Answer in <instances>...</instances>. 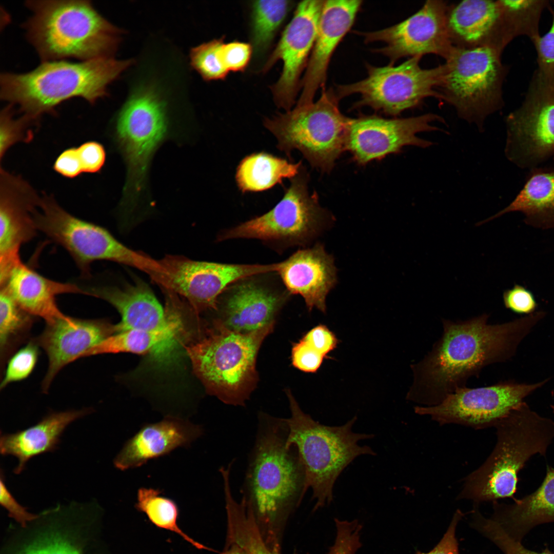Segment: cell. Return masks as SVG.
Returning a JSON list of instances; mask_svg holds the SVG:
<instances>
[{
	"mask_svg": "<svg viewBox=\"0 0 554 554\" xmlns=\"http://www.w3.org/2000/svg\"><path fill=\"white\" fill-rule=\"evenodd\" d=\"M542 311L502 324L488 323L483 313L466 320L442 319V333L430 350L410 365L413 383L406 399L421 406H432L466 387L492 364L505 362L544 316Z\"/></svg>",
	"mask_w": 554,
	"mask_h": 554,
	"instance_id": "6da1fadb",
	"label": "cell"
},
{
	"mask_svg": "<svg viewBox=\"0 0 554 554\" xmlns=\"http://www.w3.org/2000/svg\"><path fill=\"white\" fill-rule=\"evenodd\" d=\"M256 435L243 497L265 541L281 554L288 519L307 490L305 469L296 448L286 445L285 419L260 414Z\"/></svg>",
	"mask_w": 554,
	"mask_h": 554,
	"instance_id": "7a4b0ae2",
	"label": "cell"
},
{
	"mask_svg": "<svg viewBox=\"0 0 554 554\" xmlns=\"http://www.w3.org/2000/svg\"><path fill=\"white\" fill-rule=\"evenodd\" d=\"M187 129L174 123L166 103L152 90H140L123 105L112 127L113 140L126 169L118 206L123 222L131 223L151 206L149 173L153 159L165 142L181 140Z\"/></svg>",
	"mask_w": 554,
	"mask_h": 554,
	"instance_id": "3957f363",
	"label": "cell"
},
{
	"mask_svg": "<svg viewBox=\"0 0 554 554\" xmlns=\"http://www.w3.org/2000/svg\"><path fill=\"white\" fill-rule=\"evenodd\" d=\"M114 57L80 62H42L24 73L4 72L0 77L1 98L35 122L53 113L62 103L81 97L91 104L107 95L108 86L132 63Z\"/></svg>",
	"mask_w": 554,
	"mask_h": 554,
	"instance_id": "277c9868",
	"label": "cell"
},
{
	"mask_svg": "<svg viewBox=\"0 0 554 554\" xmlns=\"http://www.w3.org/2000/svg\"><path fill=\"white\" fill-rule=\"evenodd\" d=\"M25 6L32 14L23 27L42 62L114 57L121 31L89 1L29 0Z\"/></svg>",
	"mask_w": 554,
	"mask_h": 554,
	"instance_id": "5b68a950",
	"label": "cell"
},
{
	"mask_svg": "<svg viewBox=\"0 0 554 554\" xmlns=\"http://www.w3.org/2000/svg\"><path fill=\"white\" fill-rule=\"evenodd\" d=\"M496 446L485 462L466 477L458 499L479 503L511 498L518 473L533 455L546 456L554 439V421L532 410L524 402L501 420Z\"/></svg>",
	"mask_w": 554,
	"mask_h": 554,
	"instance_id": "8992f818",
	"label": "cell"
},
{
	"mask_svg": "<svg viewBox=\"0 0 554 554\" xmlns=\"http://www.w3.org/2000/svg\"><path fill=\"white\" fill-rule=\"evenodd\" d=\"M274 325L241 333L217 319L184 344L194 372L209 394L228 405H245L258 381L259 351Z\"/></svg>",
	"mask_w": 554,
	"mask_h": 554,
	"instance_id": "52a82bcc",
	"label": "cell"
},
{
	"mask_svg": "<svg viewBox=\"0 0 554 554\" xmlns=\"http://www.w3.org/2000/svg\"><path fill=\"white\" fill-rule=\"evenodd\" d=\"M286 393L291 413L285 419L286 445L294 446L299 452L305 469L307 489L311 488L313 499L316 501L315 510L333 500L335 482L352 461L362 455L376 454L369 446L359 444L361 440L373 438L374 434L353 432L356 417L341 426L322 424L302 410L289 390Z\"/></svg>",
	"mask_w": 554,
	"mask_h": 554,
	"instance_id": "ba28073f",
	"label": "cell"
},
{
	"mask_svg": "<svg viewBox=\"0 0 554 554\" xmlns=\"http://www.w3.org/2000/svg\"><path fill=\"white\" fill-rule=\"evenodd\" d=\"M335 91L325 88L316 102L296 104L292 110L264 121L278 148L288 156L299 150L313 166L328 172L345 150L350 118L340 111Z\"/></svg>",
	"mask_w": 554,
	"mask_h": 554,
	"instance_id": "9c48e42d",
	"label": "cell"
},
{
	"mask_svg": "<svg viewBox=\"0 0 554 554\" xmlns=\"http://www.w3.org/2000/svg\"><path fill=\"white\" fill-rule=\"evenodd\" d=\"M501 54L489 47L453 46L444 64L440 99L480 131L486 117L503 104L502 87L508 69L502 62Z\"/></svg>",
	"mask_w": 554,
	"mask_h": 554,
	"instance_id": "30bf717a",
	"label": "cell"
},
{
	"mask_svg": "<svg viewBox=\"0 0 554 554\" xmlns=\"http://www.w3.org/2000/svg\"><path fill=\"white\" fill-rule=\"evenodd\" d=\"M34 220L37 230L69 252L84 279L92 276L91 265L99 260L132 267L149 275L159 268L157 260L128 248L105 228L72 215L52 197H42Z\"/></svg>",
	"mask_w": 554,
	"mask_h": 554,
	"instance_id": "8fae6325",
	"label": "cell"
},
{
	"mask_svg": "<svg viewBox=\"0 0 554 554\" xmlns=\"http://www.w3.org/2000/svg\"><path fill=\"white\" fill-rule=\"evenodd\" d=\"M324 217L316 195L311 194L308 176L302 167L291 179L282 199L266 213L223 230L219 242L255 239L275 251L307 244L317 233Z\"/></svg>",
	"mask_w": 554,
	"mask_h": 554,
	"instance_id": "7c38bea8",
	"label": "cell"
},
{
	"mask_svg": "<svg viewBox=\"0 0 554 554\" xmlns=\"http://www.w3.org/2000/svg\"><path fill=\"white\" fill-rule=\"evenodd\" d=\"M421 56L410 57L398 66L366 65L367 76L355 83L337 87L341 98L358 94L354 107L368 106L390 115L418 107L428 97L440 98L438 89L445 72L444 64L430 69L420 65Z\"/></svg>",
	"mask_w": 554,
	"mask_h": 554,
	"instance_id": "4fadbf2b",
	"label": "cell"
},
{
	"mask_svg": "<svg viewBox=\"0 0 554 554\" xmlns=\"http://www.w3.org/2000/svg\"><path fill=\"white\" fill-rule=\"evenodd\" d=\"M162 271L154 282L184 299L197 315L215 311L217 299L234 282L255 274L277 271L279 262L268 264H229L194 261L178 255L159 260Z\"/></svg>",
	"mask_w": 554,
	"mask_h": 554,
	"instance_id": "5bb4252c",
	"label": "cell"
},
{
	"mask_svg": "<svg viewBox=\"0 0 554 554\" xmlns=\"http://www.w3.org/2000/svg\"><path fill=\"white\" fill-rule=\"evenodd\" d=\"M508 159L533 168L554 154V84L534 72L524 98L506 118Z\"/></svg>",
	"mask_w": 554,
	"mask_h": 554,
	"instance_id": "9a60e30c",
	"label": "cell"
},
{
	"mask_svg": "<svg viewBox=\"0 0 554 554\" xmlns=\"http://www.w3.org/2000/svg\"><path fill=\"white\" fill-rule=\"evenodd\" d=\"M548 380L531 384L503 382L484 387H465L437 405L417 406L414 411L441 425L456 424L476 429L494 427Z\"/></svg>",
	"mask_w": 554,
	"mask_h": 554,
	"instance_id": "2e32d148",
	"label": "cell"
},
{
	"mask_svg": "<svg viewBox=\"0 0 554 554\" xmlns=\"http://www.w3.org/2000/svg\"><path fill=\"white\" fill-rule=\"evenodd\" d=\"M291 295L277 271L255 274L229 285L219 296L215 312L228 328L251 332L275 323Z\"/></svg>",
	"mask_w": 554,
	"mask_h": 554,
	"instance_id": "e0dca14e",
	"label": "cell"
},
{
	"mask_svg": "<svg viewBox=\"0 0 554 554\" xmlns=\"http://www.w3.org/2000/svg\"><path fill=\"white\" fill-rule=\"evenodd\" d=\"M448 5L443 1H428L416 13L389 27L359 32L365 43L381 42L386 46L374 50L389 58L393 65L399 59L434 54L446 59L453 46L447 27Z\"/></svg>",
	"mask_w": 554,
	"mask_h": 554,
	"instance_id": "ac0fdd59",
	"label": "cell"
},
{
	"mask_svg": "<svg viewBox=\"0 0 554 554\" xmlns=\"http://www.w3.org/2000/svg\"><path fill=\"white\" fill-rule=\"evenodd\" d=\"M444 120L433 113L408 118H386L377 115H362L349 121L345 150L353 159L364 165L386 155L398 153L406 146L426 148L433 144L417 136L420 132L442 130L432 124Z\"/></svg>",
	"mask_w": 554,
	"mask_h": 554,
	"instance_id": "d6986e66",
	"label": "cell"
},
{
	"mask_svg": "<svg viewBox=\"0 0 554 554\" xmlns=\"http://www.w3.org/2000/svg\"><path fill=\"white\" fill-rule=\"evenodd\" d=\"M324 1L299 3L263 68L267 72L278 61L282 62L281 74L271 90L276 105L286 111L291 110L295 103L301 86L300 77L314 45Z\"/></svg>",
	"mask_w": 554,
	"mask_h": 554,
	"instance_id": "ffe728a7",
	"label": "cell"
},
{
	"mask_svg": "<svg viewBox=\"0 0 554 554\" xmlns=\"http://www.w3.org/2000/svg\"><path fill=\"white\" fill-rule=\"evenodd\" d=\"M113 325L106 320L81 319L65 315L47 323L33 338L48 357V366L41 387L47 393L54 378L66 365L81 358L88 350L113 335Z\"/></svg>",
	"mask_w": 554,
	"mask_h": 554,
	"instance_id": "44dd1931",
	"label": "cell"
},
{
	"mask_svg": "<svg viewBox=\"0 0 554 554\" xmlns=\"http://www.w3.org/2000/svg\"><path fill=\"white\" fill-rule=\"evenodd\" d=\"M0 185V265H8L21 260V246L36 235L34 214L42 198L21 176L2 168Z\"/></svg>",
	"mask_w": 554,
	"mask_h": 554,
	"instance_id": "7402d4cb",
	"label": "cell"
},
{
	"mask_svg": "<svg viewBox=\"0 0 554 554\" xmlns=\"http://www.w3.org/2000/svg\"><path fill=\"white\" fill-rule=\"evenodd\" d=\"M362 3L360 0L324 1L315 39L301 82L302 91L296 104L313 102L319 89L324 88L330 59L352 27Z\"/></svg>",
	"mask_w": 554,
	"mask_h": 554,
	"instance_id": "603a6c76",
	"label": "cell"
},
{
	"mask_svg": "<svg viewBox=\"0 0 554 554\" xmlns=\"http://www.w3.org/2000/svg\"><path fill=\"white\" fill-rule=\"evenodd\" d=\"M133 281L131 284L80 286L84 294L106 301L120 313L122 319L113 325V334L131 329H160L171 321L170 311L163 309L150 286L139 278L134 277Z\"/></svg>",
	"mask_w": 554,
	"mask_h": 554,
	"instance_id": "cb8c5ba5",
	"label": "cell"
},
{
	"mask_svg": "<svg viewBox=\"0 0 554 554\" xmlns=\"http://www.w3.org/2000/svg\"><path fill=\"white\" fill-rule=\"evenodd\" d=\"M446 21L454 47H489L502 53L511 42L499 1L468 0L448 5Z\"/></svg>",
	"mask_w": 554,
	"mask_h": 554,
	"instance_id": "d4e9b609",
	"label": "cell"
},
{
	"mask_svg": "<svg viewBox=\"0 0 554 554\" xmlns=\"http://www.w3.org/2000/svg\"><path fill=\"white\" fill-rule=\"evenodd\" d=\"M277 271L287 290L301 295L309 311L326 312V297L336 282L333 259L322 246L300 249L282 262Z\"/></svg>",
	"mask_w": 554,
	"mask_h": 554,
	"instance_id": "484cf974",
	"label": "cell"
},
{
	"mask_svg": "<svg viewBox=\"0 0 554 554\" xmlns=\"http://www.w3.org/2000/svg\"><path fill=\"white\" fill-rule=\"evenodd\" d=\"M203 432L200 426L172 417L145 424L124 444L115 457L114 466L121 470L140 467L177 448L188 447Z\"/></svg>",
	"mask_w": 554,
	"mask_h": 554,
	"instance_id": "4316f807",
	"label": "cell"
},
{
	"mask_svg": "<svg viewBox=\"0 0 554 554\" xmlns=\"http://www.w3.org/2000/svg\"><path fill=\"white\" fill-rule=\"evenodd\" d=\"M171 314L170 323L156 330L131 329L113 334L94 346L82 358L105 353L129 352L150 353L157 359L170 354L177 342L186 337L185 320L187 312L181 303L170 302L166 304Z\"/></svg>",
	"mask_w": 554,
	"mask_h": 554,
	"instance_id": "83f0119b",
	"label": "cell"
},
{
	"mask_svg": "<svg viewBox=\"0 0 554 554\" xmlns=\"http://www.w3.org/2000/svg\"><path fill=\"white\" fill-rule=\"evenodd\" d=\"M0 285L23 309L35 317L42 318L46 323L65 315L57 305V295L65 293L84 294V291L78 285L47 279L22 261L11 269Z\"/></svg>",
	"mask_w": 554,
	"mask_h": 554,
	"instance_id": "f1b7e54d",
	"label": "cell"
},
{
	"mask_svg": "<svg viewBox=\"0 0 554 554\" xmlns=\"http://www.w3.org/2000/svg\"><path fill=\"white\" fill-rule=\"evenodd\" d=\"M90 408L53 412L35 425L13 433L1 434L0 451L18 460L14 472L21 473L33 457L55 450L65 428L72 422L91 412Z\"/></svg>",
	"mask_w": 554,
	"mask_h": 554,
	"instance_id": "f546056e",
	"label": "cell"
},
{
	"mask_svg": "<svg viewBox=\"0 0 554 554\" xmlns=\"http://www.w3.org/2000/svg\"><path fill=\"white\" fill-rule=\"evenodd\" d=\"M512 504L493 502V519L513 540L521 542L535 527L554 522V468L547 465L546 476L538 488Z\"/></svg>",
	"mask_w": 554,
	"mask_h": 554,
	"instance_id": "4dcf8cb0",
	"label": "cell"
},
{
	"mask_svg": "<svg viewBox=\"0 0 554 554\" xmlns=\"http://www.w3.org/2000/svg\"><path fill=\"white\" fill-rule=\"evenodd\" d=\"M514 211L524 213L525 222L530 226L542 229L554 227V170H533L523 188L508 206L477 225Z\"/></svg>",
	"mask_w": 554,
	"mask_h": 554,
	"instance_id": "1f68e13d",
	"label": "cell"
},
{
	"mask_svg": "<svg viewBox=\"0 0 554 554\" xmlns=\"http://www.w3.org/2000/svg\"><path fill=\"white\" fill-rule=\"evenodd\" d=\"M301 167V162L293 163L267 153H255L241 161L235 179L243 193L261 191L281 183L284 179L295 177Z\"/></svg>",
	"mask_w": 554,
	"mask_h": 554,
	"instance_id": "d6a6232c",
	"label": "cell"
},
{
	"mask_svg": "<svg viewBox=\"0 0 554 554\" xmlns=\"http://www.w3.org/2000/svg\"><path fill=\"white\" fill-rule=\"evenodd\" d=\"M223 483L227 520L225 543L236 544L246 554H280L265 541L244 498L240 502L233 498L228 476L223 478Z\"/></svg>",
	"mask_w": 554,
	"mask_h": 554,
	"instance_id": "836d02e7",
	"label": "cell"
},
{
	"mask_svg": "<svg viewBox=\"0 0 554 554\" xmlns=\"http://www.w3.org/2000/svg\"><path fill=\"white\" fill-rule=\"evenodd\" d=\"M35 316L23 309L4 288L0 290V365L1 376L10 357L32 338Z\"/></svg>",
	"mask_w": 554,
	"mask_h": 554,
	"instance_id": "e575fe53",
	"label": "cell"
},
{
	"mask_svg": "<svg viewBox=\"0 0 554 554\" xmlns=\"http://www.w3.org/2000/svg\"><path fill=\"white\" fill-rule=\"evenodd\" d=\"M291 1H257L251 5V45L257 56L269 48L291 8Z\"/></svg>",
	"mask_w": 554,
	"mask_h": 554,
	"instance_id": "d590c367",
	"label": "cell"
},
{
	"mask_svg": "<svg viewBox=\"0 0 554 554\" xmlns=\"http://www.w3.org/2000/svg\"><path fill=\"white\" fill-rule=\"evenodd\" d=\"M506 29L511 41L524 36L533 44L540 37V19L549 8L548 0H499Z\"/></svg>",
	"mask_w": 554,
	"mask_h": 554,
	"instance_id": "8d00e7d4",
	"label": "cell"
},
{
	"mask_svg": "<svg viewBox=\"0 0 554 554\" xmlns=\"http://www.w3.org/2000/svg\"><path fill=\"white\" fill-rule=\"evenodd\" d=\"M161 491L159 489L139 488L135 505L136 509L145 513L149 520L156 527L178 534L197 549H209L180 528L177 524L179 510L177 504L173 500L161 496Z\"/></svg>",
	"mask_w": 554,
	"mask_h": 554,
	"instance_id": "74e56055",
	"label": "cell"
},
{
	"mask_svg": "<svg viewBox=\"0 0 554 554\" xmlns=\"http://www.w3.org/2000/svg\"><path fill=\"white\" fill-rule=\"evenodd\" d=\"M224 38L214 39L193 48L190 52V64L206 81L225 78L228 71L220 56Z\"/></svg>",
	"mask_w": 554,
	"mask_h": 554,
	"instance_id": "f35d334b",
	"label": "cell"
},
{
	"mask_svg": "<svg viewBox=\"0 0 554 554\" xmlns=\"http://www.w3.org/2000/svg\"><path fill=\"white\" fill-rule=\"evenodd\" d=\"M34 121L25 115L16 118L13 105L9 104L1 111L0 122V156L1 159L8 150L18 142H28L33 137L30 129Z\"/></svg>",
	"mask_w": 554,
	"mask_h": 554,
	"instance_id": "ab89813d",
	"label": "cell"
},
{
	"mask_svg": "<svg viewBox=\"0 0 554 554\" xmlns=\"http://www.w3.org/2000/svg\"><path fill=\"white\" fill-rule=\"evenodd\" d=\"M39 346L33 338L22 348L17 350L8 361L0 389L11 383L27 378L33 371L39 356Z\"/></svg>",
	"mask_w": 554,
	"mask_h": 554,
	"instance_id": "60d3db41",
	"label": "cell"
},
{
	"mask_svg": "<svg viewBox=\"0 0 554 554\" xmlns=\"http://www.w3.org/2000/svg\"><path fill=\"white\" fill-rule=\"evenodd\" d=\"M474 519L476 528L495 543L505 554H554L548 548L541 552L526 548L521 542L511 538L493 519H485L480 513L474 516Z\"/></svg>",
	"mask_w": 554,
	"mask_h": 554,
	"instance_id": "b9f144b4",
	"label": "cell"
},
{
	"mask_svg": "<svg viewBox=\"0 0 554 554\" xmlns=\"http://www.w3.org/2000/svg\"><path fill=\"white\" fill-rule=\"evenodd\" d=\"M550 2L551 26L533 45L536 51L537 63V69L535 72L543 79L554 84V0Z\"/></svg>",
	"mask_w": 554,
	"mask_h": 554,
	"instance_id": "7bdbcfd3",
	"label": "cell"
},
{
	"mask_svg": "<svg viewBox=\"0 0 554 554\" xmlns=\"http://www.w3.org/2000/svg\"><path fill=\"white\" fill-rule=\"evenodd\" d=\"M334 521L337 536L328 554H355L362 546L360 541L362 525L357 520L348 522L335 518Z\"/></svg>",
	"mask_w": 554,
	"mask_h": 554,
	"instance_id": "ee69618b",
	"label": "cell"
},
{
	"mask_svg": "<svg viewBox=\"0 0 554 554\" xmlns=\"http://www.w3.org/2000/svg\"><path fill=\"white\" fill-rule=\"evenodd\" d=\"M253 52L251 44L233 41L222 44L220 49V56L224 66L228 72H239L246 68Z\"/></svg>",
	"mask_w": 554,
	"mask_h": 554,
	"instance_id": "f6af8a7d",
	"label": "cell"
},
{
	"mask_svg": "<svg viewBox=\"0 0 554 554\" xmlns=\"http://www.w3.org/2000/svg\"><path fill=\"white\" fill-rule=\"evenodd\" d=\"M326 358L302 338L293 344L291 349V361L296 368L314 373L320 368Z\"/></svg>",
	"mask_w": 554,
	"mask_h": 554,
	"instance_id": "bcb514c9",
	"label": "cell"
},
{
	"mask_svg": "<svg viewBox=\"0 0 554 554\" xmlns=\"http://www.w3.org/2000/svg\"><path fill=\"white\" fill-rule=\"evenodd\" d=\"M18 554H83L62 536L53 535L40 539Z\"/></svg>",
	"mask_w": 554,
	"mask_h": 554,
	"instance_id": "7dc6e473",
	"label": "cell"
},
{
	"mask_svg": "<svg viewBox=\"0 0 554 554\" xmlns=\"http://www.w3.org/2000/svg\"><path fill=\"white\" fill-rule=\"evenodd\" d=\"M77 148L83 172L96 173L102 169L106 161V154L101 144L89 141Z\"/></svg>",
	"mask_w": 554,
	"mask_h": 554,
	"instance_id": "c3c4849f",
	"label": "cell"
},
{
	"mask_svg": "<svg viewBox=\"0 0 554 554\" xmlns=\"http://www.w3.org/2000/svg\"><path fill=\"white\" fill-rule=\"evenodd\" d=\"M503 298L505 307L518 313L531 314L536 307L532 294L519 285L505 291Z\"/></svg>",
	"mask_w": 554,
	"mask_h": 554,
	"instance_id": "681fc988",
	"label": "cell"
},
{
	"mask_svg": "<svg viewBox=\"0 0 554 554\" xmlns=\"http://www.w3.org/2000/svg\"><path fill=\"white\" fill-rule=\"evenodd\" d=\"M302 339L325 358H327L328 354L336 348L339 343L335 334L326 326L322 324H319L310 329Z\"/></svg>",
	"mask_w": 554,
	"mask_h": 554,
	"instance_id": "f907efd6",
	"label": "cell"
},
{
	"mask_svg": "<svg viewBox=\"0 0 554 554\" xmlns=\"http://www.w3.org/2000/svg\"><path fill=\"white\" fill-rule=\"evenodd\" d=\"M0 502L1 505L7 510L9 516L22 526L25 527L29 522L38 518L37 515L27 511V509L20 505L11 494L6 486L5 476L2 469L1 471Z\"/></svg>",
	"mask_w": 554,
	"mask_h": 554,
	"instance_id": "816d5d0a",
	"label": "cell"
},
{
	"mask_svg": "<svg viewBox=\"0 0 554 554\" xmlns=\"http://www.w3.org/2000/svg\"><path fill=\"white\" fill-rule=\"evenodd\" d=\"M53 168L61 175L74 178L83 173L77 147L63 151L56 159Z\"/></svg>",
	"mask_w": 554,
	"mask_h": 554,
	"instance_id": "f5cc1de1",
	"label": "cell"
},
{
	"mask_svg": "<svg viewBox=\"0 0 554 554\" xmlns=\"http://www.w3.org/2000/svg\"><path fill=\"white\" fill-rule=\"evenodd\" d=\"M462 516V512L458 510L454 513L447 531L434 548L427 553L418 551L417 554H459L458 544L455 536V531L457 523Z\"/></svg>",
	"mask_w": 554,
	"mask_h": 554,
	"instance_id": "db71d44e",
	"label": "cell"
},
{
	"mask_svg": "<svg viewBox=\"0 0 554 554\" xmlns=\"http://www.w3.org/2000/svg\"><path fill=\"white\" fill-rule=\"evenodd\" d=\"M222 554H246L244 550L233 543H226Z\"/></svg>",
	"mask_w": 554,
	"mask_h": 554,
	"instance_id": "11a10c76",
	"label": "cell"
},
{
	"mask_svg": "<svg viewBox=\"0 0 554 554\" xmlns=\"http://www.w3.org/2000/svg\"><path fill=\"white\" fill-rule=\"evenodd\" d=\"M551 408L553 412H554V405H551Z\"/></svg>",
	"mask_w": 554,
	"mask_h": 554,
	"instance_id": "9f6ffc18",
	"label": "cell"
},
{
	"mask_svg": "<svg viewBox=\"0 0 554 554\" xmlns=\"http://www.w3.org/2000/svg\"><path fill=\"white\" fill-rule=\"evenodd\" d=\"M553 159H554V154H553Z\"/></svg>",
	"mask_w": 554,
	"mask_h": 554,
	"instance_id": "6f0895ef",
	"label": "cell"
}]
</instances>
